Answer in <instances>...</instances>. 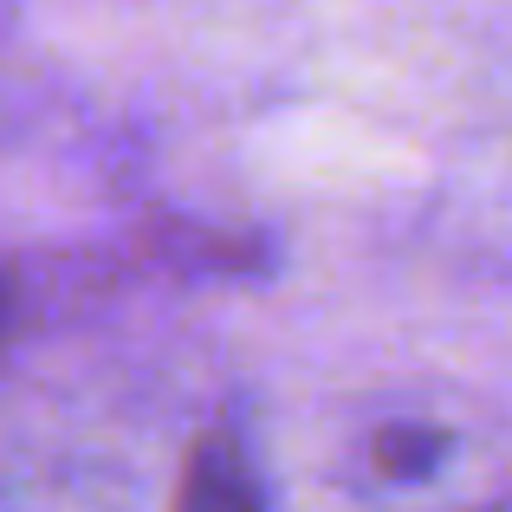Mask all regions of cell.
I'll return each mask as SVG.
<instances>
[{"label":"cell","instance_id":"obj_2","mask_svg":"<svg viewBox=\"0 0 512 512\" xmlns=\"http://www.w3.org/2000/svg\"><path fill=\"white\" fill-rule=\"evenodd\" d=\"M175 512H260V487L240 454L234 435H201L182 461V487H175Z\"/></svg>","mask_w":512,"mask_h":512},{"label":"cell","instance_id":"obj_1","mask_svg":"<svg viewBox=\"0 0 512 512\" xmlns=\"http://www.w3.org/2000/svg\"><path fill=\"white\" fill-rule=\"evenodd\" d=\"M350 487L376 512H500L512 493L506 448L448 409H389L350 448Z\"/></svg>","mask_w":512,"mask_h":512},{"label":"cell","instance_id":"obj_3","mask_svg":"<svg viewBox=\"0 0 512 512\" xmlns=\"http://www.w3.org/2000/svg\"><path fill=\"white\" fill-rule=\"evenodd\" d=\"M7 325H13V279L0 273V338H7Z\"/></svg>","mask_w":512,"mask_h":512}]
</instances>
